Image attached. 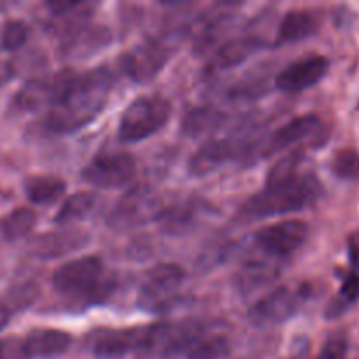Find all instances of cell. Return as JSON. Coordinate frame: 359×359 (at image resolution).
Wrapping results in <instances>:
<instances>
[{
    "instance_id": "cell-8",
    "label": "cell",
    "mask_w": 359,
    "mask_h": 359,
    "mask_svg": "<svg viewBox=\"0 0 359 359\" xmlns=\"http://www.w3.org/2000/svg\"><path fill=\"white\" fill-rule=\"evenodd\" d=\"M135 170V160L128 153H104L83 168V179L97 188L116 189L128 184Z\"/></svg>"
},
{
    "instance_id": "cell-6",
    "label": "cell",
    "mask_w": 359,
    "mask_h": 359,
    "mask_svg": "<svg viewBox=\"0 0 359 359\" xmlns=\"http://www.w3.org/2000/svg\"><path fill=\"white\" fill-rule=\"evenodd\" d=\"M104 276V263L98 256H83L67 262L53 273V287L62 294H83L90 297L91 291Z\"/></svg>"
},
{
    "instance_id": "cell-28",
    "label": "cell",
    "mask_w": 359,
    "mask_h": 359,
    "mask_svg": "<svg viewBox=\"0 0 359 359\" xmlns=\"http://www.w3.org/2000/svg\"><path fill=\"white\" fill-rule=\"evenodd\" d=\"M332 170L337 177L346 181L359 179V154L354 149H340L332 161Z\"/></svg>"
},
{
    "instance_id": "cell-5",
    "label": "cell",
    "mask_w": 359,
    "mask_h": 359,
    "mask_svg": "<svg viewBox=\"0 0 359 359\" xmlns=\"http://www.w3.org/2000/svg\"><path fill=\"white\" fill-rule=\"evenodd\" d=\"M161 203L156 193L146 186L132 188L112 209L111 224L119 230L140 226L149 223L151 219H158L161 214Z\"/></svg>"
},
{
    "instance_id": "cell-24",
    "label": "cell",
    "mask_w": 359,
    "mask_h": 359,
    "mask_svg": "<svg viewBox=\"0 0 359 359\" xmlns=\"http://www.w3.org/2000/svg\"><path fill=\"white\" fill-rule=\"evenodd\" d=\"M98 196L93 193H74L72 196L65 200L62 207H60L58 214L55 217V223L58 224H70L74 221L84 219L90 216L95 209H97Z\"/></svg>"
},
{
    "instance_id": "cell-15",
    "label": "cell",
    "mask_w": 359,
    "mask_h": 359,
    "mask_svg": "<svg viewBox=\"0 0 359 359\" xmlns=\"http://www.w3.org/2000/svg\"><path fill=\"white\" fill-rule=\"evenodd\" d=\"M90 237L79 228H65V230L49 231L35 238L32 244V255L41 259H53L65 256L69 252L79 251L88 244Z\"/></svg>"
},
{
    "instance_id": "cell-1",
    "label": "cell",
    "mask_w": 359,
    "mask_h": 359,
    "mask_svg": "<svg viewBox=\"0 0 359 359\" xmlns=\"http://www.w3.org/2000/svg\"><path fill=\"white\" fill-rule=\"evenodd\" d=\"M321 195V181L311 172H298L297 158H286L272 168L266 188L252 195L241 207L238 216L244 221H258L298 212L314 205Z\"/></svg>"
},
{
    "instance_id": "cell-31",
    "label": "cell",
    "mask_w": 359,
    "mask_h": 359,
    "mask_svg": "<svg viewBox=\"0 0 359 359\" xmlns=\"http://www.w3.org/2000/svg\"><path fill=\"white\" fill-rule=\"evenodd\" d=\"M347 342L342 337H333L323 347L321 354L316 359H346Z\"/></svg>"
},
{
    "instance_id": "cell-3",
    "label": "cell",
    "mask_w": 359,
    "mask_h": 359,
    "mask_svg": "<svg viewBox=\"0 0 359 359\" xmlns=\"http://www.w3.org/2000/svg\"><path fill=\"white\" fill-rule=\"evenodd\" d=\"M205 335V330L196 321L158 323L142 328L137 359H182L195 340Z\"/></svg>"
},
{
    "instance_id": "cell-7",
    "label": "cell",
    "mask_w": 359,
    "mask_h": 359,
    "mask_svg": "<svg viewBox=\"0 0 359 359\" xmlns=\"http://www.w3.org/2000/svg\"><path fill=\"white\" fill-rule=\"evenodd\" d=\"M186 279V272L175 263L156 265L144 280L139 293V305L146 311H160L167 307L177 294L179 287Z\"/></svg>"
},
{
    "instance_id": "cell-32",
    "label": "cell",
    "mask_w": 359,
    "mask_h": 359,
    "mask_svg": "<svg viewBox=\"0 0 359 359\" xmlns=\"http://www.w3.org/2000/svg\"><path fill=\"white\" fill-rule=\"evenodd\" d=\"M269 266L266 265H249V269L245 270L244 283L248 290H252L255 286H259L262 283H266L269 279H272L273 273L269 272Z\"/></svg>"
},
{
    "instance_id": "cell-11",
    "label": "cell",
    "mask_w": 359,
    "mask_h": 359,
    "mask_svg": "<svg viewBox=\"0 0 359 359\" xmlns=\"http://www.w3.org/2000/svg\"><path fill=\"white\" fill-rule=\"evenodd\" d=\"M330 62L321 55H312L284 67L276 77V88L284 93H298L316 86L328 74Z\"/></svg>"
},
{
    "instance_id": "cell-13",
    "label": "cell",
    "mask_w": 359,
    "mask_h": 359,
    "mask_svg": "<svg viewBox=\"0 0 359 359\" xmlns=\"http://www.w3.org/2000/svg\"><path fill=\"white\" fill-rule=\"evenodd\" d=\"M242 153H245V144L242 140H209L189 158L188 172L195 177H205V175L219 170L224 163L241 156Z\"/></svg>"
},
{
    "instance_id": "cell-14",
    "label": "cell",
    "mask_w": 359,
    "mask_h": 359,
    "mask_svg": "<svg viewBox=\"0 0 359 359\" xmlns=\"http://www.w3.org/2000/svg\"><path fill=\"white\" fill-rule=\"evenodd\" d=\"M74 74L62 72L55 77L42 81H32L21 88L16 95V105L21 111H37V109H51L60 98L65 95Z\"/></svg>"
},
{
    "instance_id": "cell-9",
    "label": "cell",
    "mask_w": 359,
    "mask_h": 359,
    "mask_svg": "<svg viewBox=\"0 0 359 359\" xmlns=\"http://www.w3.org/2000/svg\"><path fill=\"white\" fill-rule=\"evenodd\" d=\"M307 237V224L304 221L290 219L262 228V230L256 231L255 241L258 248L263 249L266 255L284 258V256H290L294 251H298L305 244Z\"/></svg>"
},
{
    "instance_id": "cell-12",
    "label": "cell",
    "mask_w": 359,
    "mask_h": 359,
    "mask_svg": "<svg viewBox=\"0 0 359 359\" xmlns=\"http://www.w3.org/2000/svg\"><path fill=\"white\" fill-rule=\"evenodd\" d=\"M300 305V293L291 287H279L256 302L249 311V319L256 326H273L287 321Z\"/></svg>"
},
{
    "instance_id": "cell-17",
    "label": "cell",
    "mask_w": 359,
    "mask_h": 359,
    "mask_svg": "<svg viewBox=\"0 0 359 359\" xmlns=\"http://www.w3.org/2000/svg\"><path fill=\"white\" fill-rule=\"evenodd\" d=\"M72 337L62 330L39 328L23 339L28 359H56L69 351Z\"/></svg>"
},
{
    "instance_id": "cell-30",
    "label": "cell",
    "mask_w": 359,
    "mask_h": 359,
    "mask_svg": "<svg viewBox=\"0 0 359 359\" xmlns=\"http://www.w3.org/2000/svg\"><path fill=\"white\" fill-rule=\"evenodd\" d=\"M0 359H28L23 340L14 339V337L0 340Z\"/></svg>"
},
{
    "instance_id": "cell-34",
    "label": "cell",
    "mask_w": 359,
    "mask_h": 359,
    "mask_svg": "<svg viewBox=\"0 0 359 359\" xmlns=\"http://www.w3.org/2000/svg\"><path fill=\"white\" fill-rule=\"evenodd\" d=\"M9 318H11V311L7 305L0 304V332H2L4 328L7 326V323H9Z\"/></svg>"
},
{
    "instance_id": "cell-2",
    "label": "cell",
    "mask_w": 359,
    "mask_h": 359,
    "mask_svg": "<svg viewBox=\"0 0 359 359\" xmlns=\"http://www.w3.org/2000/svg\"><path fill=\"white\" fill-rule=\"evenodd\" d=\"M111 74L107 70L76 76L74 74L65 95L49 109L42 126L49 133H72L90 125L105 107Z\"/></svg>"
},
{
    "instance_id": "cell-23",
    "label": "cell",
    "mask_w": 359,
    "mask_h": 359,
    "mask_svg": "<svg viewBox=\"0 0 359 359\" xmlns=\"http://www.w3.org/2000/svg\"><path fill=\"white\" fill-rule=\"evenodd\" d=\"M65 189V182L53 175H34L25 181V193L28 200L41 205L56 202L60 196H63Z\"/></svg>"
},
{
    "instance_id": "cell-33",
    "label": "cell",
    "mask_w": 359,
    "mask_h": 359,
    "mask_svg": "<svg viewBox=\"0 0 359 359\" xmlns=\"http://www.w3.org/2000/svg\"><path fill=\"white\" fill-rule=\"evenodd\" d=\"M14 76V69L9 62H0V86Z\"/></svg>"
},
{
    "instance_id": "cell-25",
    "label": "cell",
    "mask_w": 359,
    "mask_h": 359,
    "mask_svg": "<svg viewBox=\"0 0 359 359\" xmlns=\"http://www.w3.org/2000/svg\"><path fill=\"white\" fill-rule=\"evenodd\" d=\"M35 223H37V214L32 209L21 207V209L13 210V212L4 217L2 223H0V230H2V235L7 241L13 242L27 237L34 230Z\"/></svg>"
},
{
    "instance_id": "cell-21",
    "label": "cell",
    "mask_w": 359,
    "mask_h": 359,
    "mask_svg": "<svg viewBox=\"0 0 359 359\" xmlns=\"http://www.w3.org/2000/svg\"><path fill=\"white\" fill-rule=\"evenodd\" d=\"M107 41L109 35L104 27H81L69 35V41L63 44V51L70 58H86V55H90V53L104 48Z\"/></svg>"
},
{
    "instance_id": "cell-22",
    "label": "cell",
    "mask_w": 359,
    "mask_h": 359,
    "mask_svg": "<svg viewBox=\"0 0 359 359\" xmlns=\"http://www.w3.org/2000/svg\"><path fill=\"white\" fill-rule=\"evenodd\" d=\"M226 114L212 107L191 109L182 119V133L188 137H205L221 128Z\"/></svg>"
},
{
    "instance_id": "cell-26",
    "label": "cell",
    "mask_w": 359,
    "mask_h": 359,
    "mask_svg": "<svg viewBox=\"0 0 359 359\" xmlns=\"http://www.w3.org/2000/svg\"><path fill=\"white\" fill-rule=\"evenodd\" d=\"M230 349V344L224 337L202 335L189 346L182 359H221Z\"/></svg>"
},
{
    "instance_id": "cell-20",
    "label": "cell",
    "mask_w": 359,
    "mask_h": 359,
    "mask_svg": "<svg viewBox=\"0 0 359 359\" xmlns=\"http://www.w3.org/2000/svg\"><path fill=\"white\" fill-rule=\"evenodd\" d=\"M316 30H318V18L311 11L294 9L286 13V16L280 21L277 41L280 44L300 42L316 34Z\"/></svg>"
},
{
    "instance_id": "cell-19",
    "label": "cell",
    "mask_w": 359,
    "mask_h": 359,
    "mask_svg": "<svg viewBox=\"0 0 359 359\" xmlns=\"http://www.w3.org/2000/svg\"><path fill=\"white\" fill-rule=\"evenodd\" d=\"M321 126L318 116L307 114L298 116V118L291 119L284 126H280L276 133L269 139V146H266V154H273L277 151H283L290 147L291 144L300 142V140L311 137L316 130Z\"/></svg>"
},
{
    "instance_id": "cell-4",
    "label": "cell",
    "mask_w": 359,
    "mask_h": 359,
    "mask_svg": "<svg viewBox=\"0 0 359 359\" xmlns=\"http://www.w3.org/2000/svg\"><path fill=\"white\" fill-rule=\"evenodd\" d=\"M172 116V105L163 97H140L126 107L119 121L121 142H140L160 132Z\"/></svg>"
},
{
    "instance_id": "cell-29",
    "label": "cell",
    "mask_w": 359,
    "mask_h": 359,
    "mask_svg": "<svg viewBox=\"0 0 359 359\" xmlns=\"http://www.w3.org/2000/svg\"><path fill=\"white\" fill-rule=\"evenodd\" d=\"M28 39V27L23 21H7L0 32V46L6 51H18Z\"/></svg>"
},
{
    "instance_id": "cell-27",
    "label": "cell",
    "mask_w": 359,
    "mask_h": 359,
    "mask_svg": "<svg viewBox=\"0 0 359 359\" xmlns=\"http://www.w3.org/2000/svg\"><path fill=\"white\" fill-rule=\"evenodd\" d=\"M359 300V273L351 272L347 273L344 279L342 287L339 291V297L332 300V304L326 309V316L328 318H339L344 312L349 311L351 305H354Z\"/></svg>"
},
{
    "instance_id": "cell-16",
    "label": "cell",
    "mask_w": 359,
    "mask_h": 359,
    "mask_svg": "<svg viewBox=\"0 0 359 359\" xmlns=\"http://www.w3.org/2000/svg\"><path fill=\"white\" fill-rule=\"evenodd\" d=\"M142 328L104 330L93 335L91 351L98 359H119L135 354Z\"/></svg>"
},
{
    "instance_id": "cell-18",
    "label": "cell",
    "mask_w": 359,
    "mask_h": 359,
    "mask_svg": "<svg viewBox=\"0 0 359 359\" xmlns=\"http://www.w3.org/2000/svg\"><path fill=\"white\" fill-rule=\"evenodd\" d=\"M263 42L256 37H241L235 41L226 42L216 51V55L209 62V72L216 74L221 70H228L231 67H237L244 63L251 55H255L258 49H262Z\"/></svg>"
},
{
    "instance_id": "cell-10",
    "label": "cell",
    "mask_w": 359,
    "mask_h": 359,
    "mask_svg": "<svg viewBox=\"0 0 359 359\" xmlns=\"http://www.w3.org/2000/svg\"><path fill=\"white\" fill-rule=\"evenodd\" d=\"M168 58H170V49L167 48V44L156 41L146 42L121 56V69L132 81L146 83L160 74Z\"/></svg>"
}]
</instances>
